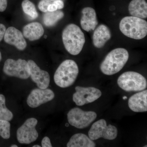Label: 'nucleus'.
Masks as SVG:
<instances>
[{
	"instance_id": "1",
	"label": "nucleus",
	"mask_w": 147,
	"mask_h": 147,
	"mask_svg": "<svg viewBox=\"0 0 147 147\" xmlns=\"http://www.w3.org/2000/svg\"><path fill=\"white\" fill-rule=\"evenodd\" d=\"M62 37L66 50L69 54L77 55L81 53L86 39L84 33L78 26L69 24L63 31Z\"/></svg>"
},
{
	"instance_id": "2",
	"label": "nucleus",
	"mask_w": 147,
	"mask_h": 147,
	"mask_svg": "<svg viewBox=\"0 0 147 147\" xmlns=\"http://www.w3.org/2000/svg\"><path fill=\"white\" fill-rule=\"evenodd\" d=\"M128 51L123 48H118L110 52L100 64L102 73L112 75L121 71L126 64L129 59Z\"/></svg>"
},
{
	"instance_id": "3",
	"label": "nucleus",
	"mask_w": 147,
	"mask_h": 147,
	"mask_svg": "<svg viewBox=\"0 0 147 147\" xmlns=\"http://www.w3.org/2000/svg\"><path fill=\"white\" fill-rule=\"evenodd\" d=\"M79 73V67L76 63L72 60H66L55 71L54 81L58 86L67 88L74 84Z\"/></svg>"
},
{
	"instance_id": "4",
	"label": "nucleus",
	"mask_w": 147,
	"mask_h": 147,
	"mask_svg": "<svg viewBox=\"0 0 147 147\" xmlns=\"http://www.w3.org/2000/svg\"><path fill=\"white\" fill-rule=\"evenodd\" d=\"M121 32L129 38L140 40L147 35V22L142 18L134 16H126L119 23Z\"/></svg>"
},
{
	"instance_id": "5",
	"label": "nucleus",
	"mask_w": 147,
	"mask_h": 147,
	"mask_svg": "<svg viewBox=\"0 0 147 147\" xmlns=\"http://www.w3.org/2000/svg\"><path fill=\"white\" fill-rule=\"evenodd\" d=\"M118 85L126 92H138L146 89L147 80L142 74L132 71H126L120 75Z\"/></svg>"
},
{
	"instance_id": "6",
	"label": "nucleus",
	"mask_w": 147,
	"mask_h": 147,
	"mask_svg": "<svg viewBox=\"0 0 147 147\" xmlns=\"http://www.w3.org/2000/svg\"><path fill=\"white\" fill-rule=\"evenodd\" d=\"M69 123L78 129L89 126L97 117V114L93 111H84L79 108H72L67 114Z\"/></svg>"
},
{
	"instance_id": "7",
	"label": "nucleus",
	"mask_w": 147,
	"mask_h": 147,
	"mask_svg": "<svg viewBox=\"0 0 147 147\" xmlns=\"http://www.w3.org/2000/svg\"><path fill=\"white\" fill-rule=\"evenodd\" d=\"M118 130L114 125H107L105 119H101L93 124L88 131L89 137L91 140H97L100 138L112 140L117 136Z\"/></svg>"
},
{
	"instance_id": "8",
	"label": "nucleus",
	"mask_w": 147,
	"mask_h": 147,
	"mask_svg": "<svg viewBox=\"0 0 147 147\" xmlns=\"http://www.w3.org/2000/svg\"><path fill=\"white\" fill-rule=\"evenodd\" d=\"M3 71L7 76L26 79L30 77V69L28 62L22 59L14 60L8 59L4 65Z\"/></svg>"
},
{
	"instance_id": "9",
	"label": "nucleus",
	"mask_w": 147,
	"mask_h": 147,
	"mask_svg": "<svg viewBox=\"0 0 147 147\" xmlns=\"http://www.w3.org/2000/svg\"><path fill=\"white\" fill-rule=\"evenodd\" d=\"M38 121L34 118L27 119L17 129L16 137L18 142L21 144H29L36 141L38 134L36 129Z\"/></svg>"
},
{
	"instance_id": "10",
	"label": "nucleus",
	"mask_w": 147,
	"mask_h": 147,
	"mask_svg": "<svg viewBox=\"0 0 147 147\" xmlns=\"http://www.w3.org/2000/svg\"><path fill=\"white\" fill-rule=\"evenodd\" d=\"M76 92L73 95V100L78 106H83L91 103L99 98L102 95L101 91L94 87L76 86Z\"/></svg>"
},
{
	"instance_id": "11",
	"label": "nucleus",
	"mask_w": 147,
	"mask_h": 147,
	"mask_svg": "<svg viewBox=\"0 0 147 147\" xmlns=\"http://www.w3.org/2000/svg\"><path fill=\"white\" fill-rule=\"evenodd\" d=\"M55 96L54 92L50 89H35L28 96L27 104L30 108H37L53 100Z\"/></svg>"
},
{
	"instance_id": "12",
	"label": "nucleus",
	"mask_w": 147,
	"mask_h": 147,
	"mask_svg": "<svg viewBox=\"0 0 147 147\" xmlns=\"http://www.w3.org/2000/svg\"><path fill=\"white\" fill-rule=\"evenodd\" d=\"M28 63L32 81L36 84L39 88H47L50 83L49 74L47 71L40 69L34 61L30 60Z\"/></svg>"
},
{
	"instance_id": "13",
	"label": "nucleus",
	"mask_w": 147,
	"mask_h": 147,
	"mask_svg": "<svg viewBox=\"0 0 147 147\" xmlns=\"http://www.w3.org/2000/svg\"><path fill=\"white\" fill-rule=\"evenodd\" d=\"M4 39L6 43L13 45L19 50H24L27 47V42L24 35L13 27H9L6 30Z\"/></svg>"
},
{
	"instance_id": "14",
	"label": "nucleus",
	"mask_w": 147,
	"mask_h": 147,
	"mask_svg": "<svg viewBox=\"0 0 147 147\" xmlns=\"http://www.w3.org/2000/svg\"><path fill=\"white\" fill-rule=\"evenodd\" d=\"M82 14L80 23L82 29L87 32L94 30L98 24L94 9L90 7H85L82 9Z\"/></svg>"
},
{
	"instance_id": "15",
	"label": "nucleus",
	"mask_w": 147,
	"mask_h": 147,
	"mask_svg": "<svg viewBox=\"0 0 147 147\" xmlns=\"http://www.w3.org/2000/svg\"><path fill=\"white\" fill-rule=\"evenodd\" d=\"M128 103L129 107L133 112L136 113L147 112V90L131 96L129 99Z\"/></svg>"
},
{
	"instance_id": "16",
	"label": "nucleus",
	"mask_w": 147,
	"mask_h": 147,
	"mask_svg": "<svg viewBox=\"0 0 147 147\" xmlns=\"http://www.w3.org/2000/svg\"><path fill=\"white\" fill-rule=\"evenodd\" d=\"M94 30L92 37L93 44L96 48H102L111 38L110 30L107 26L101 24Z\"/></svg>"
},
{
	"instance_id": "17",
	"label": "nucleus",
	"mask_w": 147,
	"mask_h": 147,
	"mask_svg": "<svg viewBox=\"0 0 147 147\" xmlns=\"http://www.w3.org/2000/svg\"><path fill=\"white\" fill-rule=\"evenodd\" d=\"M44 33V30L42 25L38 22H33L27 24L23 29L24 37L30 41L39 39Z\"/></svg>"
},
{
	"instance_id": "18",
	"label": "nucleus",
	"mask_w": 147,
	"mask_h": 147,
	"mask_svg": "<svg viewBox=\"0 0 147 147\" xmlns=\"http://www.w3.org/2000/svg\"><path fill=\"white\" fill-rule=\"evenodd\" d=\"M128 10L131 16L145 19L147 17V4L145 0H132Z\"/></svg>"
},
{
	"instance_id": "19",
	"label": "nucleus",
	"mask_w": 147,
	"mask_h": 147,
	"mask_svg": "<svg viewBox=\"0 0 147 147\" xmlns=\"http://www.w3.org/2000/svg\"><path fill=\"white\" fill-rule=\"evenodd\" d=\"M67 147H95L96 144L89 137L82 133L73 135L67 144Z\"/></svg>"
},
{
	"instance_id": "20",
	"label": "nucleus",
	"mask_w": 147,
	"mask_h": 147,
	"mask_svg": "<svg viewBox=\"0 0 147 147\" xmlns=\"http://www.w3.org/2000/svg\"><path fill=\"white\" fill-rule=\"evenodd\" d=\"M64 16L62 11L56 10L54 11H48L45 12L43 17V22L44 25L47 27H51L62 19Z\"/></svg>"
},
{
	"instance_id": "21",
	"label": "nucleus",
	"mask_w": 147,
	"mask_h": 147,
	"mask_svg": "<svg viewBox=\"0 0 147 147\" xmlns=\"http://www.w3.org/2000/svg\"><path fill=\"white\" fill-rule=\"evenodd\" d=\"M22 7L23 11L26 15L32 19H36L38 14L34 4L29 0H24L22 2Z\"/></svg>"
},
{
	"instance_id": "22",
	"label": "nucleus",
	"mask_w": 147,
	"mask_h": 147,
	"mask_svg": "<svg viewBox=\"0 0 147 147\" xmlns=\"http://www.w3.org/2000/svg\"><path fill=\"white\" fill-rule=\"evenodd\" d=\"M13 118V114L6 107L5 97L0 94V119L9 121Z\"/></svg>"
},
{
	"instance_id": "23",
	"label": "nucleus",
	"mask_w": 147,
	"mask_h": 147,
	"mask_svg": "<svg viewBox=\"0 0 147 147\" xmlns=\"http://www.w3.org/2000/svg\"><path fill=\"white\" fill-rule=\"evenodd\" d=\"M10 124L8 121L0 119V136L7 139L10 137Z\"/></svg>"
},
{
	"instance_id": "24",
	"label": "nucleus",
	"mask_w": 147,
	"mask_h": 147,
	"mask_svg": "<svg viewBox=\"0 0 147 147\" xmlns=\"http://www.w3.org/2000/svg\"><path fill=\"white\" fill-rule=\"evenodd\" d=\"M52 3L50 0H41L38 3V8L42 12H47L48 6Z\"/></svg>"
},
{
	"instance_id": "25",
	"label": "nucleus",
	"mask_w": 147,
	"mask_h": 147,
	"mask_svg": "<svg viewBox=\"0 0 147 147\" xmlns=\"http://www.w3.org/2000/svg\"><path fill=\"white\" fill-rule=\"evenodd\" d=\"M41 145L42 147H52V144L50 142V139L47 137H44L41 142Z\"/></svg>"
},
{
	"instance_id": "26",
	"label": "nucleus",
	"mask_w": 147,
	"mask_h": 147,
	"mask_svg": "<svg viewBox=\"0 0 147 147\" xmlns=\"http://www.w3.org/2000/svg\"><path fill=\"white\" fill-rule=\"evenodd\" d=\"M7 0H0V12H3L7 7Z\"/></svg>"
},
{
	"instance_id": "27",
	"label": "nucleus",
	"mask_w": 147,
	"mask_h": 147,
	"mask_svg": "<svg viewBox=\"0 0 147 147\" xmlns=\"http://www.w3.org/2000/svg\"><path fill=\"white\" fill-rule=\"evenodd\" d=\"M6 27L3 24H0V42L2 40L5 34Z\"/></svg>"
},
{
	"instance_id": "28",
	"label": "nucleus",
	"mask_w": 147,
	"mask_h": 147,
	"mask_svg": "<svg viewBox=\"0 0 147 147\" xmlns=\"http://www.w3.org/2000/svg\"><path fill=\"white\" fill-rule=\"evenodd\" d=\"M53 3L57 6L58 9H63L64 6L63 2L61 0H57L53 2Z\"/></svg>"
},
{
	"instance_id": "29",
	"label": "nucleus",
	"mask_w": 147,
	"mask_h": 147,
	"mask_svg": "<svg viewBox=\"0 0 147 147\" xmlns=\"http://www.w3.org/2000/svg\"><path fill=\"white\" fill-rule=\"evenodd\" d=\"M58 10L57 6L53 3L50 4V5L48 6L47 8V11H55Z\"/></svg>"
},
{
	"instance_id": "30",
	"label": "nucleus",
	"mask_w": 147,
	"mask_h": 147,
	"mask_svg": "<svg viewBox=\"0 0 147 147\" xmlns=\"http://www.w3.org/2000/svg\"><path fill=\"white\" fill-rule=\"evenodd\" d=\"M33 147H40V146H39V145H34V146H33Z\"/></svg>"
},
{
	"instance_id": "31",
	"label": "nucleus",
	"mask_w": 147,
	"mask_h": 147,
	"mask_svg": "<svg viewBox=\"0 0 147 147\" xmlns=\"http://www.w3.org/2000/svg\"><path fill=\"white\" fill-rule=\"evenodd\" d=\"M11 147H18V146H17V145H11Z\"/></svg>"
},
{
	"instance_id": "32",
	"label": "nucleus",
	"mask_w": 147,
	"mask_h": 147,
	"mask_svg": "<svg viewBox=\"0 0 147 147\" xmlns=\"http://www.w3.org/2000/svg\"><path fill=\"white\" fill-rule=\"evenodd\" d=\"M1 59H2L1 53V52H0V62H1Z\"/></svg>"
},
{
	"instance_id": "33",
	"label": "nucleus",
	"mask_w": 147,
	"mask_h": 147,
	"mask_svg": "<svg viewBox=\"0 0 147 147\" xmlns=\"http://www.w3.org/2000/svg\"><path fill=\"white\" fill-rule=\"evenodd\" d=\"M123 100H125V99H127V97L126 96H123Z\"/></svg>"
},
{
	"instance_id": "34",
	"label": "nucleus",
	"mask_w": 147,
	"mask_h": 147,
	"mask_svg": "<svg viewBox=\"0 0 147 147\" xmlns=\"http://www.w3.org/2000/svg\"><path fill=\"white\" fill-rule=\"evenodd\" d=\"M50 1H57V0H50Z\"/></svg>"
}]
</instances>
